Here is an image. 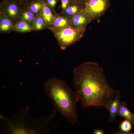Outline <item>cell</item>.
<instances>
[{
	"mask_svg": "<svg viewBox=\"0 0 134 134\" xmlns=\"http://www.w3.org/2000/svg\"><path fill=\"white\" fill-rule=\"evenodd\" d=\"M70 0L71 2H83L82 0Z\"/></svg>",
	"mask_w": 134,
	"mask_h": 134,
	"instance_id": "obj_24",
	"label": "cell"
},
{
	"mask_svg": "<svg viewBox=\"0 0 134 134\" xmlns=\"http://www.w3.org/2000/svg\"><path fill=\"white\" fill-rule=\"evenodd\" d=\"M29 106L21 107L19 113L10 117L0 115L1 134H47L50 131L48 126L56 116L54 108L50 115L39 119L33 118L29 111Z\"/></svg>",
	"mask_w": 134,
	"mask_h": 134,
	"instance_id": "obj_2",
	"label": "cell"
},
{
	"mask_svg": "<svg viewBox=\"0 0 134 134\" xmlns=\"http://www.w3.org/2000/svg\"><path fill=\"white\" fill-rule=\"evenodd\" d=\"M132 115L133 120V125L134 126V113H132Z\"/></svg>",
	"mask_w": 134,
	"mask_h": 134,
	"instance_id": "obj_25",
	"label": "cell"
},
{
	"mask_svg": "<svg viewBox=\"0 0 134 134\" xmlns=\"http://www.w3.org/2000/svg\"><path fill=\"white\" fill-rule=\"evenodd\" d=\"M92 20L91 18L84 11L72 17L71 26L78 29H85L87 24Z\"/></svg>",
	"mask_w": 134,
	"mask_h": 134,
	"instance_id": "obj_7",
	"label": "cell"
},
{
	"mask_svg": "<svg viewBox=\"0 0 134 134\" xmlns=\"http://www.w3.org/2000/svg\"><path fill=\"white\" fill-rule=\"evenodd\" d=\"M117 115L130 121L133 124L132 113L127 107V104L123 101L120 102L118 109Z\"/></svg>",
	"mask_w": 134,
	"mask_h": 134,
	"instance_id": "obj_13",
	"label": "cell"
},
{
	"mask_svg": "<svg viewBox=\"0 0 134 134\" xmlns=\"http://www.w3.org/2000/svg\"><path fill=\"white\" fill-rule=\"evenodd\" d=\"M112 134H134V132H127L121 131L112 133Z\"/></svg>",
	"mask_w": 134,
	"mask_h": 134,
	"instance_id": "obj_23",
	"label": "cell"
},
{
	"mask_svg": "<svg viewBox=\"0 0 134 134\" xmlns=\"http://www.w3.org/2000/svg\"><path fill=\"white\" fill-rule=\"evenodd\" d=\"M120 91L115 90V98L111 101L106 106L105 108L110 114L109 122L115 120L119 108L120 101Z\"/></svg>",
	"mask_w": 134,
	"mask_h": 134,
	"instance_id": "obj_8",
	"label": "cell"
},
{
	"mask_svg": "<svg viewBox=\"0 0 134 134\" xmlns=\"http://www.w3.org/2000/svg\"><path fill=\"white\" fill-rule=\"evenodd\" d=\"M61 2V7L63 10L67 8L71 3L70 0H60Z\"/></svg>",
	"mask_w": 134,
	"mask_h": 134,
	"instance_id": "obj_20",
	"label": "cell"
},
{
	"mask_svg": "<svg viewBox=\"0 0 134 134\" xmlns=\"http://www.w3.org/2000/svg\"><path fill=\"white\" fill-rule=\"evenodd\" d=\"M93 133L94 134H104L105 133L102 129H96L93 130Z\"/></svg>",
	"mask_w": 134,
	"mask_h": 134,
	"instance_id": "obj_22",
	"label": "cell"
},
{
	"mask_svg": "<svg viewBox=\"0 0 134 134\" xmlns=\"http://www.w3.org/2000/svg\"><path fill=\"white\" fill-rule=\"evenodd\" d=\"M85 6V3L83 2H71L67 8L63 10L61 14L72 17L84 11Z\"/></svg>",
	"mask_w": 134,
	"mask_h": 134,
	"instance_id": "obj_10",
	"label": "cell"
},
{
	"mask_svg": "<svg viewBox=\"0 0 134 134\" xmlns=\"http://www.w3.org/2000/svg\"><path fill=\"white\" fill-rule=\"evenodd\" d=\"M32 27L34 30H40L48 28L46 23L39 15L35 16Z\"/></svg>",
	"mask_w": 134,
	"mask_h": 134,
	"instance_id": "obj_17",
	"label": "cell"
},
{
	"mask_svg": "<svg viewBox=\"0 0 134 134\" xmlns=\"http://www.w3.org/2000/svg\"><path fill=\"white\" fill-rule=\"evenodd\" d=\"M22 6H27L31 2L34 0H16Z\"/></svg>",
	"mask_w": 134,
	"mask_h": 134,
	"instance_id": "obj_21",
	"label": "cell"
},
{
	"mask_svg": "<svg viewBox=\"0 0 134 134\" xmlns=\"http://www.w3.org/2000/svg\"><path fill=\"white\" fill-rule=\"evenodd\" d=\"M82 1H83V2H84L85 3H86L88 1L90 0H82Z\"/></svg>",
	"mask_w": 134,
	"mask_h": 134,
	"instance_id": "obj_26",
	"label": "cell"
},
{
	"mask_svg": "<svg viewBox=\"0 0 134 134\" xmlns=\"http://www.w3.org/2000/svg\"><path fill=\"white\" fill-rule=\"evenodd\" d=\"M22 6L16 0H3L0 3V14L15 23L20 20Z\"/></svg>",
	"mask_w": 134,
	"mask_h": 134,
	"instance_id": "obj_5",
	"label": "cell"
},
{
	"mask_svg": "<svg viewBox=\"0 0 134 134\" xmlns=\"http://www.w3.org/2000/svg\"><path fill=\"white\" fill-rule=\"evenodd\" d=\"M34 30L32 26L26 22L19 20L14 25L13 31L19 33H24Z\"/></svg>",
	"mask_w": 134,
	"mask_h": 134,
	"instance_id": "obj_15",
	"label": "cell"
},
{
	"mask_svg": "<svg viewBox=\"0 0 134 134\" xmlns=\"http://www.w3.org/2000/svg\"><path fill=\"white\" fill-rule=\"evenodd\" d=\"M42 8L39 15L44 20L48 28L51 24L55 14L47 4L45 0H42Z\"/></svg>",
	"mask_w": 134,
	"mask_h": 134,
	"instance_id": "obj_11",
	"label": "cell"
},
{
	"mask_svg": "<svg viewBox=\"0 0 134 134\" xmlns=\"http://www.w3.org/2000/svg\"><path fill=\"white\" fill-rule=\"evenodd\" d=\"M51 30L61 49L64 50L79 40L83 37L85 29H77L69 26Z\"/></svg>",
	"mask_w": 134,
	"mask_h": 134,
	"instance_id": "obj_4",
	"label": "cell"
},
{
	"mask_svg": "<svg viewBox=\"0 0 134 134\" xmlns=\"http://www.w3.org/2000/svg\"><path fill=\"white\" fill-rule=\"evenodd\" d=\"M132 123L129 120L126 119L121 122L119 126L120 131L129 133L132 128Z\"/></svg>",
	"mask_w": 134,
	"mask_h": 134,
	"instance_id": "obj_18",
	"label": "cell"
},
{
	"mask_svg": "<svg viewBox=\"0 0 134 134\" xmlns=\"http://www.w3.org/2000/svg\"><path fill=\"white\" fill-rule=\"evenodd\" d=\"M71 17L56 14L51 24L48 28L51 30L71 26Z\"/></svg>",
	"mask_w": 134,
	"mask_h": 134,
	"instance_id": "obj_9",
	"label": "cell"
},
{
	"mask_svg": "<svg viewBox=\"0 0 134 134\" xmlns=\"http://www.w3.org/2000/svg\"><path fill=\"white\" fill-rule=\"evenodd\" d=\"M13 23L5 15L0 14V31L1 33H8L13 31Z\"/></svg>",
	"mask_w": 134,
	"mask_h": 134,
	"instance_id": "obj_12",
	"label": "cell"
},
{
	"mask_svg": "<svg viewBox=\"0 0 134 134\" xmlns=\"http://www.w3.org/2000/svg\"><path fill=\"white\" fill-rule=\"evenodd\" d=\"M44 88L45 94L52 101L54 108L71 124L77 123V104L78 98L67 83L53 77L47 80Z\"/></svg>",
	"mask_w": 134,
	"mask_h": 134,
	"instance_id": "obj_3",
	"label": "cell"
},
{
	"mask_svg": "<svg viewBox=\"0 0 134 134\" xmlns=\"http://www.w3.org/2000/svg\"><path fill=\"white\" fill-rule=\"evenodd\" d=\"M27 6L35 16L39 15L42 8V0H34Z\"/></svg>",
	"mask_w": 134,
	"mask_h": 134,
	"instance_id": "obj_16",
	"label": "cell"
},
{
	"mask_svg": "<svg viewBox=\"0 0 134 134\" xmlns=\"http://www.w3.org/2000/svg\"><path fill=\"white\" fill-rule=\"evenodd\" d=\"M35 16L27 6H22L20 20L26 22L32 26Z\"/></svg>",
	"mask_w": 134,
	"mask_h": 134,
	"instance_id": "obj_14",
	"label": "cell"
},
{
	"mask_svg": "<svg viewBox=\"0 0 134 134\" xmlns=\"http://www.w3.org/2000/svg\"><path fill=\"white\" fill-rule=\"evenodd\" d=\"M47 5L55 14H57L55 10V7L58 0H45Z\"/></svg>",
	"mask_w": 134,
	"mask_h": 134,
	"instance_id": "obj_19",
	"label": "cell"
},
{
	"mask_svg": "<svg viewBox=\"0 0 134 134\" xmlns=\"http://www.w3.org/2000/svg\"><path fill=\"white\" fill-rule=\"evenodd\" d=\"M73 73L74 91L83 108H105L114 99L115 91L109 85L102 68L97 63L84 62L75 68Z\"/></svg>",
	"mask_w": 134,
	"mask_h": 134,
	"instance_id": "obj_1",
	"label": "cell"
},
{
	"mask_svg": "<svg viewBox=\"0 0 134 134\" xmlns=\"http://www.w3.org/2000/svg\"><path fill=\"white\" fill-rule=\"evenodd\" d=\"M109 5V0H90L85 3L84 11L92 20L97 19L103 14Z\"/></svg>",
	"mask_w": 134,
	"mask_h": 134,
	"instance_id": "obj_6",
	"label": "cell"
}]
</instances>
